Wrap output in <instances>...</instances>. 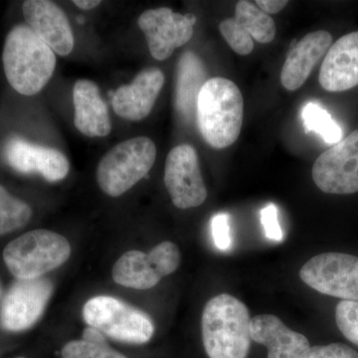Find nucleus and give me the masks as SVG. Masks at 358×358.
I'll list each match as a JSON object with an SVG mask.
<instances>
[{"label": "nucleus", "instance_id": "f257e3e1", "mask_svg": "<svg viewBox=\"0 0 358 358\" xmlns=\"http://www.w3.org/2000/svg\"><path fill=\"white\" fill-rule=\"evenodd\" d=\"M7 81L24 96L38 94L53 76L56 56L28 25H16L7 34L2 52Z\"/></svg>", "mask_w": 358, "mask_h": 358}, {"label": "nucleus", "instance_id": "f03ea898", "mask_svg": "<svg viewBox=\"0 0 358 358\" xmlns=\"http://www.w3.org/2000/svg\"><path fill=\"white\" fill-rule=\"evenodd\" d=\"M200 134L211 148L222 150L238 140L244 117V100L237 85L211 78L200 91L196 105Z\"/></svg>", "mask_w": 358, "mask_h": 358}, {"label": "nucleus", "instance_id": "7ed1b4c3", "mask_svg": "<svg viewBox=\"0 0 358 358\" xmlns=\"http://www.w3.org/2000/svg\"><path fill=\"white\" fill-rule=\"evenodd\" d=\"M248 308L235 296L212 298L202 313V339L209 358H246L251 346Z\"/></svg>", "mask_w": 358, "mask_h": 358}, {"label": "nucleus", "instance_id": "20e7f679", "mask_svg": "<svg viewBox=\"0 0 358 358\" xmlns=\"http://www.w3.org/2000/svg\"><path fill=\"white\" fill-rule=\"evenodd\" d=\"M69 241L50 230L29 231L7 244L3 260L17 280L38 279L67 262Z\"/></svg>", "mask_w": 358, "mask_h": 358}, {"label": "nucleus", "instance_id": "39448f33", "mask_svg": "<svg viewBox=\"0 0 358 358\" xmlns=\"http://www.w3.org/2000/svg\"><path fill=\"white\" fill-rule=\"evenodd\" d=\"M157 159V147L147 136L129 138L110 148L99 162L96 181L106 194L121 196L148 176Z\"/></svg>", "mask_w": 358, "mask_h": 358}, {"label": "nucleus", "instance_id": "423d86ee", "mask_svg": "<svg viewBox=\"0 0 358 358\" xmlns=\"http://www.w3.org/2000/svg\"><path fill=\"white\" fill-rule=\"evenodd\" d=\"M83 317L88 327L121 343L143 345L155 334L154 322L147 313L110 296H98L87 301Z\"/></svg>", "mask_w": 358, "mask_h": 358}, {"label": "nucleus", "instance_id": "0eeeda50", "mask_svg": "<svg viewBox=\"0 0 358 358\" xmlns=\"http://www.w3.org/2000/svg\"><path fill=\"white\" fill-rule=\"evenodd\" d=\"M300 277L320 294L358 301V257L338 252L320 254L301 267Z\"/></svg>", "mask_w": 358, "mask_h": 358}, {"label": "nucleus", "instance_id": "6e6552de", "mask_svg": "<svg viewBox=\"0 0 358 358\" xmlns=\"http://www.w3.org/2000/svg\"><path fill=\"white\" fill-rule=\"evenodd\" d=\"M312 176L315 185L329 194L358 192V129L317 157Z\"/></svg>", "mask_w": 358, "mask_h": 358}, {"label": "nucleus", "instance_id": "1a4fd4ad", "mask_svg": "<svg viewBox=\"0 0 358 358\" xmlns=\"http://www.w3.org/2000/svg\"><path fill=\"white\" fill-rule=\"evenodd\" d=\"M164 185L178 208H194L203 204L207 189L200 171L199 155L192 145H178L167 155Z\"/></svg>", "mask_w": 358, "mask_h": 358}, {"label": "nucleus", "instance_id": "9d476101", "mask_svg": "<svg viewBox=\"0 0 358 358\" xmlns=\"http://www.w3.org/2000/svg\"><path fill=\"white\" fill-rule=\"evenodd\" d=\"M53 293V284L46 278L17 280L6 294L0 310V322L8 331H26L43 315Z\"/></svg>", "mask_w": 358, "mask_h": 358}, {"label": "nucleus", "instance_id": "9b49d317", "mask_svg": "<svg viewBox=\"0 0 358 358\" xmlns=\"http://www.w3.org/2000/svg\"><path fill=\"white\" fill-rule=\"evenodd\" d=\"M138 26L145 33L150 54L159 61L171 57L193 35V25L186 20L185 14L174 13L167 7L145 10L138 18Z\"/></svg>", "mask_w": 358, "mask_h": 358}, {"label": "nucleus", "instance_id": "f8f14e48", "mask_svg": "<svg viewBox=\"0 0 358 358\" xmlns=\"http://www.w3.org/2000/svg\"><path fill=\"white\" fill-rule=\"evenodd\" d=\"M23 15L28 26L54 53L69 55L74 48V35L64 11L49 0H26Z\"/></svg>", "mask_w": 358, "mask_h": 358}, {"label": "nucleus", "instance_id": "ddd939ff", "mask_svg": "<svg viewBox=\"0 0 358 358\" xmlns=\"http://www.w3.org/2000/svg\"><path fill=\"white\" fill-rule=\"evenodd\" d=\"M4 155L7 164L18 173H38L50 182L62 180L69 173V160L64 154L22 138L7 141Z\"/></svg>", "mask_w": 358, "mask_h": 358}, {"label": "nucleus", "instance_id": "4468645a", "mask_svg": "<svg viewBox=\"0 0 358 358\" xmlns=\"http://www.w3.org/2000/svg\"><path fill=\"white\" fill-rule=\"evenodd\" d=\"M164 84L162 70L147 68L131 84L122 85L113 94V109L122 119L141 121L152 112Z\"/></svg>", "mask_w": 358, "mask_h": 358}, {"label": "nucleus", "instance_id": "2eb2a0df", "mask_svg": "<svg viewBox=\"0 0 358 358\" xmlns=\"http://www.w3.org/2000/svg\"><path fill=\"white\" fill-rule=\"evenodd\" d=\"M327 92H345L358 85V31L343 35L329 47L320 71Z\"/></svg>", "mask_w": 358, "mask_h": 358}, {"label": "nucleus", "instance_id": "dca6fc26", "mask_svg": "<svg viewBox=\"0 0 358 358\" xmlns=\"http://www.w3.org/2000/svg\"><path fill=\"white\" fill-rule=\"evenodd\" d=\"M333 43V36L326 30L308 33L294 45L285 61L281 83L288 91L300 89L307 81L313 68L324 57Z\"/></svg>", "mask_w": 358, "mask_h": 358}, {"label": "nucleus", "instance_id": "f3484780", "mask_svg": "<svg viewBox=\"0 0 358 358\" xmlns=\"http://www.w3.org/2000/svg\"><path fill=\"white\" fill-rule=\"evenodd\" d=\"M250 333L252 341L268 348V358H301L310 348L305 336L292 331L273 315L251 319Z\"/></svg>", "mask_w": 358, "mask_h": 358}, {"label": "nucleus", "instance_id": "a211bd4d", "mask_svg": "<svg viewBox=\"0 0 358 358\" xmlns=\"http://www.w3.org/2000/svg\"><path fill=\"white\" fill-rule=\"evenodd\" d=\"M74 124L78 131L89 138H103L112 131V122L107 105L96 83L79 80L73 88Z\"/></svg>", "mask_w": 358, "mask_h": 358}, {"label": "nucleus", "instance_id": "6ab92c4d", "mask_svg": "<svg viewBox=\"0 0 358 358\" xmlns=\"http://www.w3.org/2000/svg\"><path fill=\"white\" fill-rule=\"evenodd\" d=\"M206 83V70L201 59L193 53L186 52L179 59L176 77V103L178 112L189 117L196 110L202 87Z\"/></svg>", "mask_w": 358, "mask_h": 358}, {"label": "nucleus", "instance_id": "aec40b11", "mask_svg": "<svg viewBox=\"0 0 358 358\" xmlns=\"http://www.w3.org/2000/svg\"><path fill=\"white\" fill-rule=\"evenodd\" d=\"M112 275L120 286L136 289L154 288L162 279L150 255L138 250L122 254L113 267Z\"/></svg>", "mask_w": 358, "mask_h": 358}, {"label": "nucleus", "instance_id": "412c9836", "mask_svg": "<svg viewBox=\"0 0 358 358\" xmlns=\"http://www.w3.org/2000/svg\"><path fill=\"white\" fill-rule=\"evenodd\" d=\"M234 20L259 43L268 44L275 36V21L268 14L249 1H239L235 8Z\"/></svg>", "mask_w": 358, "mask_h": 358}, {"label": "nucleus", "instance_id": "4be33fe9", "mask_svg": "<svg viewBox=\"0 0 358 358\" xmlns=\"http://www.w3.org/2000/svg\"><path fill=\"white\" fill-rule=\"evenodd\" d=\"M306 133H317L329 145H336L343 138V131L327 110L315 103H308L301 112Z\"/></svg>", "mask_w": 358, "mask_h": 358}, {"label": "nucleus", "instance_id": "5701e85b", "mask_svg": "<svg viewBox=\"0 0 358 358\" xmlns=\"http://www.w3.org/2000/svg\"><path fill=\"white\" fill-rule=\"evenodd\" d=\"M32 216V209L26 202L13 196L0 185V235L24 227Z\"/></svg>", "mask_w": 358, "mask_h": 358}, {"label": "nucleus", "instance_id": "b1692460", "mask_svg": "<svg viewBox=\"0 0 358 358\" xmlns=\"http://www.w3.org/2000/svg\"><path fill=\"white\" fill-rule=\"evenodd\" d=\"M63 358H128L113 350L108 343H94L80 339L66 343L62 350Z\"/></svg>", "mask_w": 358, "mask_h": 358}, {"label": "nucleus", "instance_id": "393cba45", "mask_svg": "<svg viewBox=\"0 0 358 358\" xmlns=\"http://www.w3.org/2000/svg\"><path fill=\"white\" fill-rule=\"evenodd\" d=\"M162 278L173 274L180 264V252L173 242H162L148 253Z\"/></svg>", "mask_w": 358, "mask_h": 358}, {"label": "nucleus", "instance_id": "a878e982", "mask_svg": "<svg viewBox=\"0 0 358 358\" xmlns=\"http://www.w3.org/2000/svg\"><path fill=\"white\" fill-rule=\"evenodd\" d=\"M336 322L341 334L358 346V301H341L336 308Z\"/></svg>", "mask_w": 358, "mask_h": 358}, {"label": "nucleus", "instance_id": "bb28decb", "mask_svg": "<svg viewBox=\"0 0 358 358\" xmlns=\"http://www.w3.org/2000/svg\"><path fill=\"white\" fill-rule=\"evenodd\" d=\"M219 29L231 48L239 55H249L253 51V38L244 31L234 17L222 21Z\"/></svg>", "mask_w": 358, "mask_h": 358}, {"label": "nucleus", "instance_id": "cd10ccee", "mask_svg": "<svg viewBox=\"0 0 358 358\" xmlns=\"http://www.w3.org/2000/svg\"><path fill=\"white\" fill-rule=\"evenodd\" d=\"M301 358H358V352L343 343H331L313 346Z\"/></svg>", "mask_w": 358, "mask_h": 358}, {"label": "nucleus", "instance_id": "c85d7f7f", "mask_svg": "<svg viewBox=\"0 0 358 358\" xmlns=\"http://www.w3.org/2000/svg\"><path fill=\"white\" fill-rule=\"evenodd\" d=\"M229 221L230 215L227 213L216 214L212 219V236L216 247L221 251H228L232 246Z\"/></svg>", "mask_w": 358, "mask_h": 358}, {"label": "nucleus", "instance_id": "c756f323", "mask_svg": "<svg viewBox=\"0 0 358 358\" xmlns=\"http://www.w3.org/2000/svg\"><path fill=\"white\" fill-rule=\"evenodd\" d=\"M261 222L265 230L266 237L272 241L280 242L282 240V231L278 219V208L275 204H268L261 211Z\"/></svg>", "mask_w": 358, "mask_h": 358}, {"label": "nucleus", "instance_id": "7c9ffc66", "mask_svg": "<svg viewBox=\"0 0 358 358\" xmlns=\"http://www.w3.org/2000/svg\"><path fill=\"white\" fill-rule=\"evenodd\" d=\"M289 2L286 0H257L256 4L260 7L261 10L267 14L280 13L287 6Z\"/></svg>", "mask_w": 358, "mask_h": 358}, {"label": "nucleus", "instance_id": "2f4dec72", "mask_svg": "<svg viewBox=\"0 0 358 358\" xmlns=\"http://www.w3.org/2000/svg\"><path fill=\"white\" fill-rule=\"evenodd\" d=\"M84 341H89V343H108L107 339L105 336L98 329H94V327H88L85 329L83 333Z\"/></svg>", "mask_w": 358, "mask_h": 358}, {"label": "nucleus", "instance_id": "473e14b6", "mask_svg": "<svg viewBox=\"0 0 358 358\" xmlns=\"http://www.w3.org/2000/svg\"><path fill=\"white\" fill-rule=\"evenodd\" d=\"M73 3L83 10H91V9L100 6L102 2L100 0H74Z\"/></svg>", "mask_w": 358, "mask_h": 358}, {"label": "nucleus", "instance_id": "72a5a7b5", "mask_svg": "<svg viewBox=\"0 0 358 358\" xmlns=\"http://www.w3.org/2000/svg\"><path fill=\"white\" fill-rule=\"evenodd\" d=\"M1 294H2V289H1V286H0V296H1Z\"/></svg>", "mask_w": 358, "mask_h": 358}, {"label": "nucleus", "instance_id": "f704fd0d", "mask_svg": "<svg viewBox=\"0 0 358 358\" xmlns=\"http://www.w3.org/2000/svg\"><path fill=\"white\" fill-rule=\"evenodd\" d=\"M17 358H25V357H17Z\"/></svg>", "mask_w": 358, "mask_h": 358}]
</instances>
